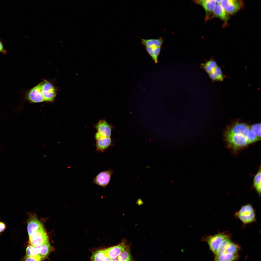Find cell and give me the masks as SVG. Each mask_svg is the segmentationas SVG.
<instances>
[{
    "label": "cell",
    "instance_id": "cell-19",
    "mask_svg": "<svg viewBox=\"0 0 261 261\" xmlns=\"http://www.w3.org/2000/svg\"><path fill=\"white\" fill-rule=\"evenodd\" d=\"M218 66L216 62L213 59H211L205 63L201 64V67L209 73Z\"/></svg>",
    "mask_w": 261,
    "mask_h": 261
},
{
    "label": "cell",
    "instance_id": "cell-21",
    "mask_svg": "<svg viewBox=\"0 0 261 261\" xmlns=\"http://www.w3.org/2000/svg\"><path fill=\"white\" fill-rule=\"evenodd\" d=\"M238 255L236 253L230 254L225 253L221 255L215 256V261H232L236 259Z\"/></svg>",
    "mask_w": 261,
    "mask_h": 261
},
{
    "label": "cell",
    "instance_id": "cell-14",
    "mask_svg": "<svg viewBox=\"0 0 261 261\" xmlns=\"http://www.w3.org/2000/svg\"><path fill=\"white\" fill-rule=\"evenodd\" d=\"M213 17H218L226 23L229 18L228 14L224 10L220 3L216 4L215 6L213 12Z\"/></svg>",
    "mask_w": 261,
    "mask_h": 261
},
{
    "label": "cell",
    "instance_id": "cell-12",
    "mask_svg": "<svg viewBox=\"0 0 261 261\" xmlns=\"http://www.w3.org/2000/svg\"><path fill=\"white\" fill-rule=\"evenodd\" d=\"M95 127L97 132L106 136L110 137L112 127L105 120H100L95 125Z\"/></svg>",
    "mask_w": 261,
    "mask_h": 261
},
{
    "label": "cell",
    "instance_id": "cell-29",
    "mask_svg": "<svg viewBox=\"0 0 261 261\" xmlns=\"http://www.w3.org/2000/svg\"><path fill=\"white\" fill-rule=\"evenodd\" d=\"M153 47L154 59L155 63H157L158 62V56L160 53L161 47L160 46Z\"/></svg>",
    "mask_w": 261,
    "mask_h": 261
},
{
    "label": "cell",
    "instance_id": "cell-28",
    "mask_svg": "<svg viewBox=\"0 0 261 261\" xmlns=\"http://www.w3.org/2000/svg\"><path fill=\"white\" fill-rule=\"evenodd\" d=\"M238 250L239 247L237 245L231 242L228 246L225 253L230 254L236 253Z\"/></svg>",
    "mask_w": 261,
    "mask_h": 261
},
{
    "label": "cell",
    "instance_id": "cell-20",
    "mask_svg": "<svg viewBox=\"0 0 261 261\" xmlns=\"http://www.w3.org/2000/svg\"><path fill=\"white\" fill-rule=\"evenodd\" d=\"M261 168L259 170L254 176L253 179V186L259 196L261 194Z\"/></svg>",
    "mask_w": 261,
    "mask_h": 261
},
{
    "label": "cell",
    "instance_id": "cell-7",
    "mask_svg": "<svg viewBox=\"0 0 261 261\" xmlns=\"http://www.w3.org/2000/svg\"><path fill=\"white\" fill-rule=\"evenodd\" d=\"M241 0H223L221 6L228 13L232 14L237 12L242 5Z\"/></svg>",
    "mask_w": 261,
    "mask_h": 261
},
{
    "label": "cell",
    "instance_id": "cell-8",
    "mask_svg": "<svg viewBox=\"0 0 261 261\" xmlns=\"http://www.w3.org/2000/svg\"><path fill=\"white\" fill-rule=\"evenodd\" d=\"M27 220V231L29 236L44 227L43 224L38 219L35 213L29 214Z\"/></svg>",
    "mask_w": 261,
    "mask_h": 261
},
{
    "label": "cell",
    "instance_id": "cell-22",
    "mask_svg": "<svg viewBox=\"0 0 261 261\" xmlns=\"http://www.w3.org/2000/svg\"><path fill=\"white\" fill-rule=\"evenodd\" d=\"M231 242V240L228 237L224 239L219 245L217 251L215 254V256L220 255L225 253Z\"/></svg>",
    "mask_w": 261,
    "mask_h": 261
},
{
    "label": "cell",
    "instance_id": "cell-37",
    "mask_svg": "<svg viewBox=\"0 0 261 261\" xmlns=\"http://www.w3.org/2000/svg\"><path fill=\"white\" fill-rule=\"evenodd\" d=\"M217 3H220L223 0H214Z\"/></svg>",
    "mask_w": 261,
    "mask_h": 261
},
{
    "label": "cell",
    "instance_id": "cell-36",
    "mask_svg": "<svg viewBox=\"0 0 261 261\" xmlns=\"http://www.w3.org/2000/svg\"><path fill=\"white\" fill-rule=\"evenodd\" d=\"M111 261H119L118 257L113 259H111Z\"/></svg>",
    "mask_w": 261,
    "mask_h": 261
},
{
    "label": "cell",
    "instance_id": "cell-11",
    "mask_svg": "<svg viewBox=\"0 0 261 261\" xmlns=\"http://www.w3.org/2000/svg\"><path fill=\"white\" fill-rule=\"evenodd\" d=\"M249 127V126L246 124L237 123L229 127L226 130L225 135L242 134L244 135L245 131Z\"/></svg>",
    "mask_w": 261,
    "mask_h": 261
},
{
    "label": "cell",
    "instance_id": "cell-17",
    "mask_svg": "<svg viewBox=\"0 0 261 261\" xmlns=\"http://www.w3.org/2000/svg\"><path fill=\"white\" fill-rule=\"evenodd\" d=\"M209 77L213 81H222L224 76L220 68L218 66L209 73Z\"/></svg>",
    "mask_w": 261,
    "mask_h": 261
},
{
    "label": "cell",
    "instance_id": "cell-27",
    "mask_svg": "<svg viewBox=\"0 0 261 261\" xmlns=\"http://www.w3.org/2000/svg\"><path fill=\"white\" fill-rule=\"evenodd\" d=\"M250 128L256 134L260 139L261 138V124H254L249 126Z\"/></svg>",
    "mask_w": 261,
    "mask_h": 261
},
{
    "label": "cell",
    "instance_id": "cell-18",
    "mask_svg": "<svg viewBox=\"0 0 261 261\" xmlns=\"http://www.w3.org/2000/svg\"><path fill=\"white\" fill-rule=\"evenodd\" d=\"M141 39L142 40L141 43L145 47L161 46L163 42V39L162 37L158 39Z\"/></svg>",
    "mask_w": 261,
    "mask_h": 261
},
{
    "label": "cell",
    "instance_id": "cell-30",
    "mask_svg": "<svg viewBox=\"0 0 261 261\" xmlns=\"http://www.w3.org/2000/svg\"><path fill=\"white\" fill-rule=\"evenodd\" d=\"M23 259L25 261H40L43 260V259L39 255L36 256L25 255Z\"/></svg>",
    "mask_w": 261,
    "mask_h": 261
},
{
    "label": "cell",
    "instance_id": "cell-4",
    "mask_svg": "<svg viewBox=\"0 0 261 261\" xmlns=\"http://www.w3.org/2000/svg\"><path fill=\"white\" fill-rule=\"evenodd\" d=\"M29 244L34 246H40L47 242L49 237L44 227L29 236Z\"/></svg>",
    "mask_w": 261,
    "mask_h": 261
},
{
    "label": "cell",
    "instance_id": "cell-10",
    "mask_svg": "<svg viewBox=\"0 0 261 261\" xmlns=\"http://www.w3.org/2000/svg\"><path fill=\"white\" fill-rule=\"evenodd\" d=\"M228 237L224 234H218L211 236L207 239V242L212 251L215 254L221 242Z\"/></svg>",
    "mask_w": 261,
    "mask_h": 261
},
{
    "label": "cell",
    "instance_id": "cell-33",
    "mask_svg": "<svg viewBox=\"0 0 261 261\" xmlns=\"http://www.w3.org/2000/svg\"><path fill=\"white\" fill-rule=\"evenodd\" d=\"M6 225L3 222H0V233L3 232L5 229Z\"/></svg>",
    "mask_w": 261,
    "mask_h": 261
},
{
    "label": "cell",
    "instance_id": "cell-23",
    "mask_svg": "<svg viewBox=\"0 0 261 261\" xmlns=\"http://www.w3.org/2000/svg\"><path fill=\"white\" fill-rule=\"evenodd\" d=\"M118 257L119 261H131V257L129 248L125 247Z\"/></svg>",
    "mask_w": 261,
    "mask_h": 261
},
{
    "label": "cell",
    "instance_id": "cell-15",
    "mask_svg": "<svg viewBox=\"0 0 261 261\" xmlns=\"http://www.w3.org/2000/svg\"><path fill=\"white\" fill-rule=\"evenodd\" d=\"M38 255L43 259H46L50 253L54 250V248L50 244L49 241L47 242L40 246H36Z\"/></svg>",
    "mask_w": 261,
    "mask_h": 261
},
{
    "label": "cell",
    "instance_id": "cell-32",
    "mask_svg": "<svg viewBox=\"0 0 261 261\" xmlns=\"http://www.w3.org/2000/svg\"><path fill=\"white\" fill-rule=\"evenodd\" d=\"M0 53H1L3 54H5L6 51L3 47V44L2 42L0 40Z\"/></svg>",
    "mask_w": 261,
    "mask_h": 261
},
{
    "label": "cell",
    "instance_id": "cell-26",
    "mask_svg": "<svg viewBox=\"0 0 261 261\" xmlns=\"http://www.w3.org/2000/svg\"><path fill=\"white\" fill-rule=\"evenodd\" d=\"M26 255L29 256L38 255L36 246L29 244L26 248Z\"/></svg>",
    "mask_w": 261,
    "mask_h": 261
},
{
    "label": "cell",
    "instance_id": "cell-1",
    "mask_svg": "<svg viewBox=\"0 0 261 261\" xmlns=\"http://www.w3.org/2000/svg\"><path fill=\"white\" fill-rule=\"evenodd\" d=\"M40 83L41 93L44 102H52L57 94L56 87L50 81L45 80Z\"/></svg>",
    "mask_w": 261,
    "mask_h": 261
},
{
    "label": "cell",
    "instance_id": "cell-2",
    "mask_svg": "<svg viewBox=\"0 0 261 261\" xmlns=\"http://www.w3.org/2000/svg\"><path fill=\"white\" fill-rule=\"evenodd\" d=\"M225 137L229 145L235 150H238L249 144L246 137L243 134L225 135Z\"/></svg>",
    "mask_w": 261,
    "mask_h": 261
},
{
    "label": "cell",
    "instance_id": "cell-9",
    "mask_svg": "<svg viewBox=\"0 0 261 261\" xmlns=\"http://www.w3.org/2000/svg\"><path fill=\"white\" fill-rule=\"evenodd\" d=\"M41 83L30 90L27 93L26 99L29 102L33 103H39L44 102L41 94Z\"/></svg>",
    "mask_w": 261,
    "mask_h": 261
},
{
    "label": "cell",
    "instance_id": "cell-5",
    "mask_svg": "<svg viewBox=\"0 0 261 261\" xmlns=\"http://www.w3.org/2000/svg\"><path fill=\"white\" fill-rule=\"evenodd\" d=\"M113 172L110 169L101 172L93 179V183L105 188L110 181Z\"/></svg>",
    "mask_w": 261,
    "mask_h": 261
},
{
    "label": "cell",
    "instance_id": "cell-13",
    "mask_svg": "<svg viewBox=\"0 0 261 261\" xmlns=\"http://www.w3.org/2000/svg\"><path fill=\"white\" fill-rule=\"evenodd\" d=\"M126 246L124 243L104 249L105 254L111 259L117 257Z\"/></svg>",
    "mask_w": 261,
    "mask_h": 261
},
{
    "label": "cell",
    "instance_id": "cell-31",
    "mask_svg": "<svg viewBox=\"0 0 261 261\" xmlns=\"http://www.w3.org/2000/svg\"><path fill=\"white\" fill-rule=\"evenodd\" d=\"M146 50L152 59L153 60L154 57L153 46L146 47Z\"/></svg>",
    "mask_w": 261,
    "mask_h": 261
},
{
    "label": "cell",
    "instance_id": "cell-6",
    "mask_svg": "<svg viewBox=\"0 0 261 261\" xmlns=\"http://www.w3.org/2000/svg\"><path fill=\"white\" fill-rule=\"evenodd\" d=\"M97 150L103 152L107 149L112 144L110 137L106 136L97 132L95 135Z\"/></svg>",
    "mask_w": 261,
    "mask_h": 261
},
{
    "label": "cell",
    "instance_id": "cell-3",
    "mask_svg": "<svg viewBox=\"0 0 261 261\" xmlns=\"http://www.w3.org/2000/svg\"><path fill=\"white\" fill-rule=\"evenodd\" d=\"M236 216L243 223H248L255 220V214L254 210L250 204L244 205L236 214Z\"/></svg>",
    "mask_w": 261,
    "mask_h": 261
},
{
    "label": "cell",
    "instance_id": "cell-16",
    "mask_svg": "<svg viewBox=\"0 0 261 261\" xmlns=\"http://www.w3.org/2000/svg\"><path fill=\"white\" fill-rule=\"evenodd\" d=\"M216 4L214 0H209L202 3L200 5L206 12L205 21L209 19L211 14L213 13Z\"/></svg>",
    "mask_w": 261,
    "mask_h": 261
},
{
    "label": "cell",
    "instance_id": "cell-24",
    "mask_svg": "<svg viewBox=\"0 0 261 261\" xmlns=\"http://www.w3.org/2000/svg\"><path fill=\"white\" fill-rule=\"evenodd\" d=\"M105 255L104 249L99 250L93 253L91 259L93 261H103Z\"/></svg>",
    "mask_w": 261,
    "mask_h": 261
},
{
    "label": "cell",
    "instance_id": "cell-35",
    "mask_svg": "<svg viewBox=\"0 0 261 261\" xmlns=\"http://www.w3.org/2000/svg\"><path fill=\"white\" fill-rule=\"evenodd\" d=\"M111 259L107 255L105 254L104 257L103 261H111Z\"/></svg>",
    "mask_w": 261,
    "mask_h": 261
},
{
    "label": "cell",
    "instance_id": "cell-34",
    "mask_svg": "<svg viewBox=\"0 0 261 261\" xmlns=\"http://www.w3.org/2000/svg\"><path fill=\"white\" fill-rule=\"evenodd\" d=\"M209 0H194L195 2L197 4L200 5L203 2Z\"/></svg>",
    "mask_w": 261,
    "mask_h": 261
},
{
    "label": "cell",
    "instance_id": "cell-25",
    "mask_svg": "<svg viewBox=\"0 0 261 261\" xmlns=\"http://www.w3.org/2000/svg\"><path fill=\"white\" fill-rule=\"evenodd\" d=\"M246 137L249 144L251 143L260 139L255 133L249 128Z\"/></svg>",
    "mask_w": 261,
    "mask_h": 261
}]
</instances>
